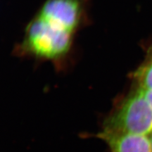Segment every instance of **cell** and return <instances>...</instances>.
Here are the masks:
<instances>
[{
    "mask_svg": "<svg viewBox=\"0 0 152 152\" xmlns=\"http://www.w3.org/2000/svg\"><path fill=\"white\" fill-rule=\"evenodd\" d=\"M88 5V0H45L27 23L19 50L50 60L65 56L89 21Z\"/></svg>",
    "mask_w": 152,
    "mask_h": 152,
    "instance_id": "6da1fadb",
    "label": "cell"
},
{
    "mask_svg": "<svg viewBox=\"0 0 152 152\" xmlns=\"http://www.w3.org/2000/svg\"><path fill=\"white\" fill-rule=\"evenodd\" d=\"M103 130L145 136L151 134L152 107L139 88L106 118Z\"/></svg>",
    "mask_w": 152,
    "mask_h": 152,
    "instance_id": "7a4b0ae2",
    "label": "cell"
},
{
    "mask_svg": "<svg viewBox=\"0 0 152 152\" xmlns=\"http://www.w3.org/2000/svg\"><path fill=\"white\" fill-rule=\"evenodd\" d=\"M98 137L106 142L110 152H152L150 137L145 135L103 129Z\"/></svg>",
    "mask_w": 152,
    "mask_h": 152,
    "instance_id": "3957f363",
    "label": "cell"
},
{
    "mask_svg": "<svg viewBox=\"0 0 152 152\" xmlns=\"http://www.w3.org/2000/svg\"><path fill=\"white\" fill-rule=\"evenodd\" d=\"M133 77L141 89L152 91V48L145 62L136 70Z\"/></svg>",
    "mask_w": 152,
    "mask_h": 152,
    "instance_id": "277c9868",
    "label": "cell"
},
{
    "mask_svg": "<svg viewBox=\"0 0 152 152\" xmlns=\"http://www.w3.org/2000/svg\"><path fill=\"white\" fill-rule=\"evenodd\" d=\"M139 88L141 90V91L145 95V96L146 99H147V101L149 102L150 105L152 107V91H151V90L143 89H141L140 88Z\"/></svg>",
    "mask_w": 152,
    "mask_h": 152,
    "instance_id": "5b68a950",
    "label": "cell"
},
{
    "mask_svg": "<svg viewBox=\"0 0 152 152\" xmlns=\"http://www.w3.org/2000/svg\"><path fill=\"white\" fill-rule=\"evenodd\" d=\"M150 141H151V148H152V133L151 134V137H150Z\"/></svg>",
    "mask_w": 152,
    "mask_h": 152,
    "instance_id": "8992f818",
    "label": "cell"
}]
</instances>
